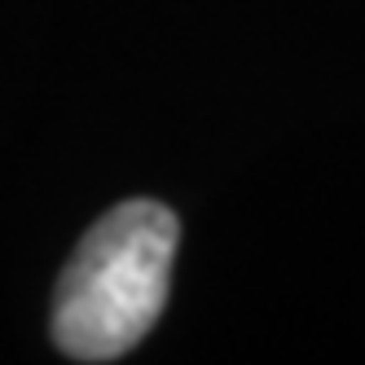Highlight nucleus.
I'll return each mask as SVG.
<instances>
[{
    "mask_svg": "<svg viewBox=\"0 0 365 365\" xmlns=\"http://www.w3.org/2000/svg\"><path fill=\"white\" fill-rule=\"evenodd\" d=\"M180 225L172 207L128 198L75 247L53 291V344L71 361H119L154 330L168 304Z\"/></svg>",
    "mask_w": 365,
    "mask_h": 365,
    "instance_id": "1",
    "label": "nucleus"
}]
</instances>
